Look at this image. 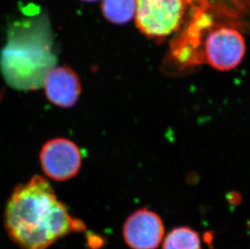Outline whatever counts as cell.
Wrapping results in <instances>:
<instances>
[{
	"label": "cell",
	"mask_w": 250,
	"mask_h": 249,
	"mask_svg": "<svg viewBox=\"0 0 250 249\" xmlns=\"http://www.w3.org/2000/svg\"><path fill=\"white\" fill-rule=\"evenodd\" d=\"M246 41L239 31L219 27L208 33L202 55L204 62L218 71L233 70L246 54Z\"/></svg>",
	"instance_id": "obj_4"
},
{
	"label": "cell",
	"mask_w": 250,
	"mask_h": 249,
	"mask_svg": "<svg viewBox=\"0 0 250 249\" xmlns=\"http://www.w3.org/2000/svg\"><path fill=\"white\" fill-rule=\"evenodd\" d=\"M82 1H84V2H95V1H97V0H82Z\"/></svg>",
	"instance_id": "obj_10"
},
{
	"label": "cell",
	"mask_w": 250,
	"mask_h": 249,
	"mask_svg": "<svg viewBox=\"0 0 250 249\" xmlns=\"http://www.w3.org/2000/svg\"><path fill=\"white\" fill-rule=\"evenodd\" d=\"M162 242V249H202L199 234L189 227L172 229Z\"/></svg>",
	"instance_id": "obj_8"
},
{
	"label": "cell",
	"mask_w": 250,
	"mask_h": 249,
	"mask_svg": "<svg viewBox=\"0 0 250 249\" xmlns=\"http://www.w3.org/2000/svg\"><path fill=\"white\" fill-rule=\"evenodd\" d=\"M123 239L131 249H156L165 236L161 216L146 208L135 210L128 217L123 228Z\"/></svg>",
	"instance_id": "obj_6"
},
{
	"label": "cell",
	"mask_w": 250,
	"mask_h": 249,
	"mask_svg": "<svg viewBox=\"0 0 250 249\" xmlns=\"http://www.w3.org/2000/svg\"><path fill=\"white\" fill-rule=\"evenodd\" d=\"M5 227L21 249H46L70 233L85 230L39 176L15 188L5 209Z\"/></svg>",
	"instance_id": "obj_1"
},
{
	"label": "cell",
	"mask_w": 250,
	"mask_h": 249,
	"mask_svg": "<svg viewBox=\"0 0 250 249\" xmlns=\"http://www.w3.org/2000/svg\"><path fill=\"white\" fill-rule=\"evenodd\" d=\"M43 87L48 100L61 108H71L81 94V80L76 71L69 66L51 69L43 81Z\"/></svg>",
	"instance_id": "obj_7"
},
{
	"label": "cell",
	"mask_w": 250,
	"mask_h": 249,
	"mask_svg": "<svg viewBox=\"0 0 250 249\" xmlns=\"http://www.w3.org/2000/svg\"><path fill=\"white\" fill-rule=\"evenodd\" d=\"M104 17L113 24H125L135 16L136 0H103Z\"/></svg>",
	"instance_id": "obj_9"
},
{
	"label": "cell",
	"mask_w": 250,
	"mask_h": 249,
	"mask_svg": "<svg viewBox=\"0 0 250 249\" xmlns=\"http://www.w3.org/2000/svg\"><path fill=\"white\" fill-rule=\"evenodd\" d=\"M56 62L52 32L45 17L11 25L0 54V70L10 87L20 91L40 88Z\"/></svg>",
	"instance_id": "obj_2"
},
{
	"label": "cell",
	"mask_w": 250,
	"mask_h": 249,
	"mask_svg": "<svg viewBox=\"0 0 250 249\" xmlns=\"http://www.w3.org/2000/svg\"><path fill=\"white\" fill-rule=\"evenodd\" d=\"M41 166L50 178L68 181L78 174L82 165V155L76 144L66 139H51L42 146Z\"/></svg>",
	"instance_id": "obj_5"
},
{
	"label": "cell",
	"mask_w": 250,
	"mask_h": 249,
	"mask_svg": "<svg viewBox=\"0 0 250 249\" xmlns=\"http://www.w3.org/2000/svg\"><path fill=\"white\" fill-rule=\"evenodd\" d=\"M187 7V0H136V25L148 38H166L179 29Z\"/></svg>",
	"instance_id": "obj_3"
}]
</instances>
